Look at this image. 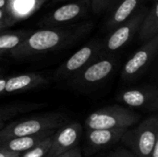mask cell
Returning <instances> with one entry per match:
<instances>
[{
    "mask_svg": "<svg viewBox=\"0 0 158 157\" xmlns=\"http://www.w3.org/2000/svg\"><path fill=\"white\" fill-rule=\"evenodd\" d=\"M90 25L61 27L55 29H43L30 33L9 56L21 59L47 51L62 48L78 40L90 29Z\"/></svg>",
    "mask_w": 158,
    "mask_h": 157,
    "instance_id": "6da1fadb",
    "label": "cell"
},
{
    "mask_svg": "<svg viewBox=\"0 0 158 157\" xmlns=\"http://www.w3.org/2000/svg\"><path fill=\"white\" fill-rule=\"evenodd\" d=\"M69 121L67 116L60 112L36 115L4 126L0 130V142L21 136L37 134L45 130H57Z\"/></svg>",
    "mask_w": 158,
    "mask_h": 157,
    "instance_id": "7a4b0ae2",
    "label": "cell"
},
{
    "mask_svg": "<svg viewBox=\"0 0 158 157\" xmlns=\"http://www.w3.org/2000/svg\"><path fill=\"white\" fill-rule=\"evenodd\" d=\"M141 116L133 110L115 105L100 108L88 116L85 126L88 130L129 129L138 123Z\"/></svg>",
    "mask_w": 158,
    "mask_h": 157,
    "instance_id": "3957f363",
    "label": "cell"
},
{
    "mask_svg": "<svg viewBox=\"0 0 158 157\" xmlns=\"http://www.w3.org/2000/svg\"><path fill=\"white\" fill-rule=\"evenodd\" d=\"M120 141L136 157H149L154 145L158 142L157 117H150L137 127L127 129Z\"/></svg>",
    "mask_w": 158,
    "mask_h": 157,
    "instance_id": "277c9868",
    "label": "cell"
},
{
    "mask_svg": "<svg viewBox=\"0 0 158 157\" xmlns=\"http://www.w3.org/2000/svg\"><path fill=\"white\" fill-rule=\"evenodd\" d=\"M103 42L104 41L98 39L93 40L80 48L61 66H59L55 73V77L58 80L72 78L88 64L98 59L102 53Z\"/></svg>",
    "mask_w": 158,
    "mask_h": 157,
    "instance_id": "5b68a950",
    "label": "cell"
},
{
    "mask_svg": "<svg viewBox=\"0 0 158 157\" xmlns=\"http://www.w3.org/2000/svg\"><path fill=\"white\" fill-rule=\"evenodd\" d=\"M158 50V34L145 42L125 63L121 77L124 81H132L139 77L153 62Z\"/></svg>",
    "mask_w": 158,
    "mask_h": 157,
    "instance_id": "8992f818",
    "label": "cell"
},
{
    "mask_svg": "<svg viewBox=\"0 0 158 157\" xmlns=\"http://www.w3.org/2000/svg\"><path fill=\"white\" fill-rule=\"evenodd\" d=\"M146 12L145 7H140L136 13H133L127 20L118 26L110 36L103 42L102 52H114L124 46L138 31Z\"/></svg>",
    "mask_w": 158,
    "mask_h": 157,
    "instance_id": "52a82bcc",
    "label": "cell"
},
{
    "mask_svg": "<svg viewBox=\"0 0 158 157\" xmlns=\"http://www.w3.org/2000/svg\"><path fill=\"white\" fill-rule=\"evenodd\" d=\"M82 131V125L79 122L67 123L56 130L46 157H56L77 147Z\"/></svg>",
    "mask_w": 158,
    "mask_h": 157,
    "instance_id": "ba28073f",
    "label": "cell"
},
{
    "mask_svg": "<svg viewBox=\"0 0 158 157\" xmlns=\"http://www.w3.org/2000/svg\"><path fill=\"white\" fill-rule=\"evenodd\" d=\"M115 68V60L110 58L96 59L70 78L74 86H87L98 83L107 78Z\"/></svg>",
    "mask_w": 158,
    "mask_h": 157,
    "instance_id": "9c48e42d",
    "label": "cell"
},
{
    "mask_svg": "<svg viewBox=\"0 0 158 157\" xmlns=\"http://www.w3.org/2000/svg\"><path fill=\"white\" fill-rule=\"evenodd\" d=\"M129 107L145 110H156L158 106V92L154 87L129 89L118 98Z\"/></svg>",
    "mask_w": 158,
    "mask_h": 157,
    "instance_id": "30bf717a",
    "label": "cell"
},
{
    "mask_svg": "<svg viewBox=\"0 0 158 157\" xmlns=\"http://www.w3.org/2000/svg\"><path fill=\"white\" fill-rule=\"evenodd\" d=\"M127 129L88 130L86 135V151L88 155L95 154L118 143Z\"/></svg>",
    "mask_w": 158,
    "mask_h": 157,
    "instance_id": "8fae6325",
    "label": "cell"
},
{
    "mask_svg": "<svg viewBox=\"0 0 158 157\" xmlns=\"http://www.w3.org/2000/svg\"><path fill=\"white\" fill-rule=\"evenodd\" d=\"M86 9L87 5L85 1L65 4L54 10L51 14H49L44 19V25L54 26L71 21L74 19H77L81 15H82Z\"/></svg>",
    "mask_w": 158,
    "mask_h": 157,
    "instance_id": "7c38bea8",
    "label": "cell"
},
{
    "mask_svg": "<svg viewBox=\"0 0 158 157\" xmlns=\"http://www.w3.org/2000/svg\"><path fill=\"white\" fill-rule=\"evenodd\" d=\"M55 131H56V130H45V131H43V132L37 133V134H33V135L7 139V140L0 142V148L9 151V152H14V153H18V154L21 155L25 151L32 148L34 145L39 143L44 139L53 135L55 133Z\"/></svg>",
    "mask_w": 158,
    "mask_h": 157,
    "instance_id": "4fadbf2b",
    "label": "cell"
},
{
    "mask_svg": "<svg viewBox=\"0 0 158 157\" xmlns=\"http://www.w3.org/2000/svg\"><path fill=\"white\" fill-rule=\"evenodd\" d=\"M47 79L41 74L27 73L6 79L4 93H14L33 89L37 86L46 84Z\"/></svg>",
    "mask_w": 158,
    "mask_h": 157,
    "instance_id": "5bb4252c",
    "label": "cell"
},
{
    "mask_svg": "<svg viewBox=\"0 0 158 157\" xmlns=\"http://www.w3.org/2000/svg\"><path fill=\"white\" fill-rule=\"evenodd\" d=\"M137 32L139 40L144 43L158 34V0L147 10Z\"/></svg>",
    "mask_w": 158,
    "mask_h": 157,
    "instance_id": "9a60e30c",
    "label": "cell"
},
{
    "mask_svg": "<svg viewBox=\"0 0 158 157\" xmlns=\"http://www.w3.org/2000/svg\"><path fill=\"white\" fill-rule=\"evenodd\" d=\"M46 106L45 103L19 102L0 105V123H4L19 115L29 113Z\"/></svg>",
    "mask_w": 158,
    "mask_h": 157,
    "instance_id": "2e32d148",
    "label": "cell"
},
{
    "mask_svg": "<svg viewBox=\"0 0 158 157\" xmlns=\"http://www.w3.org/2000/svg\"><path fill=\"white\" fill-rule=\"evenodd\" d=\"M143 1V0H122L116 10L112 13L107 22V28L113 30L122 24L135 12L136 9L140 8Z\"/></svg>",
    "mask_w": 158,
    "mask_h": 157,
    "instance_id": "e0dca14e",
    "label": "cell"
},
{
    "mask_svg": "<svg viewBox=\"0 0 158 157\" xmlns=\"http://www.w3.org/2000/svg\"><path fill=\"white\" fill-rule=\"evenodd\" d=\"M31 32L20 31L17 32L0 34V56L9 55V53L17 47Z\"/></svg>",
    "mask_w": 158,
    "mask_h": 157,
    "instance_id": "ac0fdd59",
    "label": "cell"
},
{
    "mask_svg": "<svg viewBox=\"0 0 158 157\" xmlns=\"http://www.w3.org/2000/svg\"><path fill=\"white\" fill-rule=\"evenodd\" d=\"M52 138L53 135L44 139L43 141H41L39 143H37L36 145H34L32 148L25 151L24 153H22L19 157H44L46 156L51 143H52Z\"/></svg>",
    "mask_w": 158,
    "mask_h": 157,
    "instance_id": "d6986e66",
    "label": "cell"
},
{
    "mask_svg": "<svg viewBox=\"0 0 158 157\" xmlns=\"http://www.w3.org/2000/svg\"><path fill=\"white\" fill-rule=\"evenodd\" d=\"M109 0H91V7L95 14L101 13L108 5Z\"/></svg>",
    "mask_w": 158,
    "mask_h": 157,
    "instance_id": "ffe728a7",
    "label": "cell"
},
{
    "mask_svg": "<svg viewBox=\"0 0 158 157\" xmlns=\"http://www.w3.org/2000/svg\"><path fill=\"white\" fill-rule=\"evenodd\" d=\"M106 157H136L131 151L125 149V148H118L116 151L111 153Z\"/></svg>",
    "mask_w": 158,
    "mask_h": 157,
    "instance_id": "44dd1931",
    "label": "cell"
},
{
    "mask_svg": "<svg viewBox=\"0 0 158 157\" xmlns=\"http://www.w3.org/2000/svg\"><path fill=\"white\" fill-rule=\"evenodd\" d=\"M56 157H82V155H81V149L77 146V147H75V148H73V149H71V150H69V151H68V152H66V153H64V154Z\"/></svg>",
    "mask_w": 158,
    "mask_h": 157,
    "instance_id": "7402d4cb",
    "label": "cell"
},
{
    "mask_svg": "<svg viewBox=\"0 0 158 157\" xmlns=\"http://www.w3.org/2000/svg\"><path fill=\"white\" fill-rule=\"evenodd\" d=\"M20 154L18 153H14V152H9L4 149L0 148V157H16L18 155H19Z\"/></svg>",
    "mask_w": 158,
    "mask_h": 157,
    "instance_id": "603a6c76",
    "label": "cell"
},
{
    "mask_svg": "<svg viewBox=\"0 0 158 157\" xmlns=\"http://www.w3.org/2000/svg\"><path fill=\"white\" fill-rule=\"evenodd\" d=\"M149 157H158V142H156V144L154 145Z\"/></svg>",
    "mask_w": 158,
    "mask_h": 157,
    "instance_id": "cb8c5ba5",
    "label": "cell"
},
{
    "mask_svg": "<svg viewBox=\"0 0 158 157\" xmlns=\"http://www.w3.org/2000/svg\"><path fill=\"white\" fill-rule=\"evenodd\" d=\"M6 81V79L0 78V94H4V89H5Z\"/></svg>",
    "mask_w": 158,
    "mask_h": 157,
    "instance_id": "d4e9b609",
    "label": "cell"
},
{
    "mask_svg": "<svg viewBox=\"0 0 158 157\" xmlns=\"http://www.w3.org/2000/svg\"><path fill=\"white\" fill-rule=\"evenodd\" d=\"M9 24H10L9 20H1L0 21V31H2V29H4L5 27H6Z\"/></svg>",
    "mask_w": 158,
    "mask_h": 157,
    "instance_id": "484cf974",
    "label": "cell"
},
{
    "mask_svg": "<svg viewBox=\"0 0 158 157\" xmlns=\"http://www.w3.org/2000/svg\"><path fill=\"white\" fill-rule=\"evenodd\" d=\"M6 3H7V0H0V8L6 7Z\"/></svg>",
    "mask_w": 158,
    "mask_h": 157,
    "instance_id": "4316f807",
    "label": "cell"
},
{
    "mask_svg": "<svg viewBox=\"0 0 158 157\" xmlns=\"http://www.w3.org/2000/svg\"><path fill=\"white\" fill-rule=\"evenodd\" d=\"M3 17H4V11L3 8H0V21L3 20Z\"/></svg>",
    "mask_w": 158,
    "mask_h": 157,
    "instance_id": "83f0119b",
    "label": "cell"
},
{
    "mask_svg": "<svg viewBox=\"0 0 158 157\" xmlns=\"http://www.w3.org/2000/svg\"><path fill=\"white\" fill-rule=\"evenodd\" d=\"M36 1H37V3H38V4H39L40 6H41V5H42V3H43V2H44V0H36Z\"/></svg>",
    "mask_w": 158,
    "mask_h": 157,
    "instance_id": "f1b7e54d",
    "label": "cell"
},
{
    "mask_svg": "<svg viewBox=\"0 0 158 157\" xmlns=\"http://www.w3.org/2000/svg\"><path fill=\"white\" fill-rule=\"evenodd\" d=\"M4 126H5V124H4V123H0V130H2V128H3Z\"/></svg>",
    "mask_w": 158,
    "mask_h": 157,
    "instance_id": "f546056e",
    "label": "cell"
},
{
    "mask_svg": "<svg viewBox=\"0 0 158 157\" xmlns=\"http://www.w3.org/2000/svg\"><path fill=\"white\" fill-rule=\"evenodd\" d=\"M56 1H64V0H56Z\"/></svg>",
    "mask_w": 158,
    "mask_h": 157,
    "instance_id": "4dcf8cb0",
    "label": "cell"
},
{
    "mask_svg": "<svg viewBox=\"0 0 158 157\" xmlns=\"http://www.w3.org/2000/svg\"><path fill=\"white\" fill-rule=\"evenodd\" d=\"M19 155H18V156H16V157H19Z\"/></svg>",
    "mask_w": 158,
    "mask_h": 157,
    "instance_id": "1f68e13d",
    "label": "cell"
},
{
    "mask_svg": "<svg viewBox=\"0 0 158 157\" xmlns=\"http://www.w3.org/2000/svg\"><path fill=\"white\" fill-rule=\"evenodd\" d=\"M0 71H1V69H0Z\"/></svg>",
    "mask_w": 158,
    "mask_h": 157,
    "instance_id": "d6a6232c",
    "label": "cell"
}]
</instances>
